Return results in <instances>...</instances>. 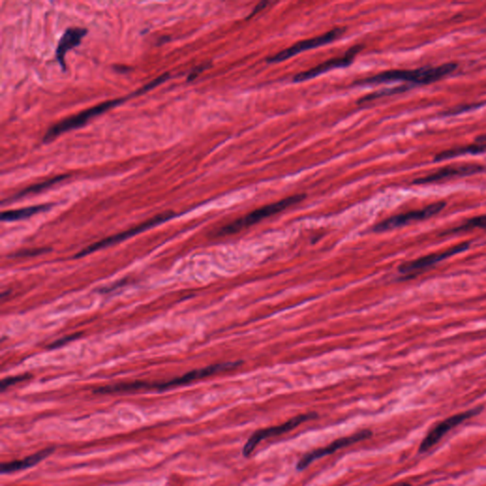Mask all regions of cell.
I'll return each mask as SVG.
<instances>
[{
  "label": "cell",
  "instance_id": "1",
  "mask_svg": "<svg viewBox=\"0 0 486 486\" xmlns=\"http://www.w3.org/2000/svg\"><path fill=\"white\" fill-rule=\"evenodd\" d=\"M169 77V73H165L164 75H160L159 77L155 79V80H153L152 82L147 84V85L139 88L138 90H135L132 95L125 96V97L118 98V99L106 101V102L101 103L99 105L95 106V107L88 108V110H83V112H79L77 114L70 116V117L66 118V119L59 121L56 125H51L46 134L44 135V144H49V143L53 142V141L56 140L58 136H60L61 134H64V133L71 132V130H77L79 127H82L83 125L87 124L90 119H93V118L103 114L104 112H108V110H112L113 108L118 107L121 104L125 103V101L130 99V98L144 95V93H147V91L151 90L152 88L161 85L162 83H164L165 81H167Z\"/></svg>",
  "mask_w": 486,
  "mask_h": 486
},
{
  "label": "cell",
  "instance_id": "2",
  "mask_svg": "<svg viewBox=\"0 0 486 486\" xmlns=\"http://www.w3.org/2000/svg\"><path fill=\"white\" fill-rule=\"evenodd\" d=\"M458 64L450 62L443 64L437 66H424V68L416 69V70H391L384 71L379 75L372 76V77L364 79L359 81L360 85H374V84H382L387 82H394V81H403L414 84V85H429L445 78L446 75H451L453 71L457 70Z\"/></svg>",
  "mask_w": 486,
  "mask_h": 486
},
{
  "label": "cell",
  "instance_id": "3",
  "mask_svg": "<svg viewBox=\"0 0 486 486\" xmlns=\"http://www.w3.org/2000/svg\"><path fill=\"white\" fill-rule=\"evenodd\" d=\"M241 362L221 363V364L211 365V366L204 367V369H194V371L187 372L181 377H177L170 380V381L162 382V383H145V382H134V383L118 384L113 386L103 387L101 389L102 393H114V392H124L138 391V389H156L159 391L170 389L178 386H182L197 381V380L206 378L211 375L221 374L231 369H236L241 366Z\"/></svg>",
  "mask_w": 486,
  "mask_h": 486
},
{
  "label": "cell",
  "instance_id": "4",
  "mask_svg": "<svg viewBox=\"0 0 486 486\" xmlns=\"http://www.w3.org/2000/svg\"><path fill=\"white\" fill-rule=\"evenodd\" d=\"M306 198V195L298 194L295 196L288 197V198L281 199L280 202H276L275 204H268L256 209V210L251 212L250 214L246 215L243 218L236 219L228 226H224L219 232V236L233 235V234L239 233V232L249 228L254 224L260 223L263 219L272 217L274 215L280 213V212L285 210L298 202H302Z\"/></svg>",
  "mask_w": 486,
  "mask_h": 486
},
{
  "label": "cell",
  "instance_id": "5",
  "mask_svg": "<svg viewBox=\"0 0 486 486\" xmlns=\"http://www.w3.org/2000/svg\"><path fill=\"white\" fill-rule=\"evenodd\" d=\"M317 414L315 412L310 413L300 414L290 419L286 423L280 424V426H271V428L260 429V430L254 433L253 435L248 439L245 445L243 446V454L244 457H250L252 453L255 451L256 446L260 445L261 441L266 440L268 438L273 437L280 436L282 434L290 433L293 429L297 428L301 424L306 423L308 421L315 420L317 419Z\"/></svg>",
  "mask_w": 486,
  "mask_h": 486
},
{
  "label": "cell",
  "instance_id": "6",
  "mask_svg": "<svg viewBox=\"0 0 486 486\" xmlns=\"http://www.w3.org/2000/svg\"><path fill=\"white\" fill-rule=\"evenodd\" d=\"M175 216H176V214L172 211H167L165 212V213L157 215L154 218L150 219L149 221L139 224V226L133 227V228L130 229V230L122 232V233L117 234V235L108 236V238L104 239L102 241H98V243L91 244V245L88 246V247L83 249L82 251L79 252L77 255H75V258H83V256L90 255V254L93 253V252L110 247V246L119 243L121 241H124L125 239L137 235V234L142 233V232L147 230V229L152 228V227L156 226L158 224L165 223V221L174 218Z\"/></svg>",
  "mask_w": 486,
  "mask_h": 486
},
{
  "label": "cell",
  "instance_id": "7",
  "mask_svg": "<svg viewBox=\"0 0 486 486\" xmlns=\"http://www.w3.org/2000/svg\"><path fill=\"white\" fill-rule=\"evenodd\" d=\"M446 204L445 202H437L435 204H429L428 206L424 207L421 210H415L408 212V213L396 215L381 221L374 227L375 232H386L393 230V229L400 228L408 226V224L414 223V221H421L424 219H428L435 215L440 213L445 208Z\"/></svg>",
  "mask_w": 486,
  "mask_h": 486
},
{
  "label": "cell",
  "instance_id": "8",
  "mask_svg": "<svg viewBox=\"0 0 486 486\" xmlns=\"http://www.w3.org/2000/svg\"><path fill=\"white\" fill-rule=\"evenodd\" d=\"M372 433L369 429H364V430L359 431V433L352 434V435L343 437V438L337 439L329 446H325V448L315 449V450L312 451L305 454L302 458L298 461L297 465V470L298 471H303L311 465L313 461L318 460V459L326 457V456L330 455V454H334L337 451L340 450V449L347 448L354 444L359 443L366 440V439L371 438Z\"/></svg>",
  "mask_w": 486,
  "mask_h": 486
},
{
  "label": "cell",
  "instance_id": "9",
  "mask_svg": "<svg viewBox=\"0 0 486 486\" xmlns=\"http://www.w3.org/2000/svg\"><path fill=\"white\" fill-rule=\"evenodd\" d=\"M345 31H346L345 28H337L321 34V36H317V38L297 42L290 48L281 51L280 53L275 54V56H271V58H268L266 61L268 63L283 62V61L287 60V59L293 58V56H295L297 54L302 53V51L313 50V49L318 48V47L326 45V44L337 40V38L343 36Z\"/></svg>",
  "mask_w": 486,
  "mask_h": 486
},
{
  "label": "cell",
  "instance_id": "10",
  "mask_svg": "<svg viewBox=\"0 0 486 486\" xmlns=\"http://www.w3.org/2000/svg\"><path fill=\"white\" fill-rule=\"evenodd\" d=\"M482 408L470 409V411L461 412V413L456 414L446 419L440 424H437L435 428L429 431L428 435L424 439L419 448V452L423 453L428 451L433 446L437 445L440 441L441 439L446 435L448 431L452 430L454 428L458 426L459 424L463 423L471 417L477 415L482 411Z\"/></svg>",
  "mask_w": 486,
  "mask_h": 486
},
{
  "label": "cell",
  "instance_id": "11",
  "mask_svg": "<svg viewBox=\"0 0 486 486\" xmlns=\"http://www.w3.org/2000/svg\"><path fill=\"white\" fill-rule=\"evenodd\" d=\"M483 171H485V167L477 164L448 165V167L437 170L433 173L414 180L412 184H417V186L435 184V182L454 179V178L472 176V175L481 173Z\"/></svg>",
  "mask_w": 486,
  "mask_h": 486
},
{
  "label": "cell",
  "instance_id": "12",
  "mask_svg": "<svg viewBox=\"0 0 486 486\" xmlns=\"http://www.w3.org/2000/svg\"><path fill=\"white\" fill-rule=\"evenodd\" d=\"M470 248V243H463L453 246L452 248L448 249L441 253L433 254V255L422 256L420 258H417L415 260L408 261V263L402 264L399 267V272L403 275L411 276L415 275L417 273H420L424 269L431 267L441 261L451 258V256L457 255V254L465 252Z\"/></svg>",
  "mask_w": 486,
  "mask_h": 486
},
{
  "label": "cell",
  "instance_id": "13",
  "mask_svg": "<svg viewBox=\"0 0 486 486\" xmlns=\"http://www.w3.org/2000/svg\"><path fill=\"white\" fill-rule=\"evenodd\" d=\"M361 50L362 46L352 47V48H350V50L347 51L345 56L330 59V60L327 61V62L320 64V65L315 66V68L298 73V75H295V78H293V82H303V81L311 80V79L317 77V76L327 73V71L330 70H334V69L345 68V66H350V64L354 62L355 56H356L357 53Z\"/></svg>",
  "mask_w": 486,
  "mask_h": 486
},
{
  "label": "cell",
  "instance_id": "14",
  "mask_svg": "<svg viewBox=\"0 0 486 486\" xmlns=\"http://www.w3.org/2000/svg\"><path fill=\"white\" fill-rule=\"evenodd\" d=\"M88 34L85 28H69L61 36L56 51V58L63 71H66L65 58L69 51L73 50L80 45L82 39Z\"/></svg>",
  "mask_w": 486,
  "mask_h": 486
},
{
  "label": "cell",
  "instance_id": "15",
  "mask_svg": "<svg viewBox=\"0 0 486 486\" xmlns=\"http://www.w3.org/2000/svg\"><path fill=\"white\" fill-rule=\"evenodd\" d=\"M53 448H46L43 450L39 451V452L34 454V455L29 456L23 460L10 461V463H5L1 465V472L2 473H13L17 472V471L27 470V468L32 467L38 465L44 459L48 457L50 454L53 452Z\"/></svg>",
  "mask_w": 486,
  "mask_h": 486
},
{
  "label": "cell",
  "instance_id": "16",
  "mask_svg": "<svg viewBox=\"0 0 486 486\" xmlns=\"http://www.w3.org/2000/svg\"><path fill=\"white\" fill-rule=\"evenodd\" d=\"M486 152V144H478L474 143L472 145H465V147H457L454 149L445 150L436 155L434 162L445 161V160L452 159V158L465 156V155H477Z\"/></svg>",
  "mask_w": 486,
  "mask_h": 486
},
{
  "label": "cell",
  "instance_id": "17",
  "mask_svg": "<svg viewBox=\"0 0 486 486\" xmlns=\"http://www.w3.org/2000/svg\"><path fill=\"white\" fill-rule=\"evenodd\" d=\"M70 176L71 175L69 174L59 175V176L47 180L45 182L34 184V186H31L27 187L25 189L21 190V192H19V193L14 195V196L12 197L11 199H7L6 202H14L16 201V199L23 198V197L29 196V195L40 193V192L44 191V190L51 189V187L56 186V184H59V182L65 181V180L68 179Z\"/></svg>",
  "mask_w": 486,
  "mask_h": 486
},
{
  "label": "cell",
  "instance_id": "18",
  "mask_svg": "<svg viewBox=\"0 0 486 486\" xmlns=\"http://www.w3.org/2000/svg\"><path fill=\"white\" fill-rule=\"evenodd\" d=\"M53 204H39V206L25 207V208L16 209V210L5 211L1 214V219L3 221H16L21 219H25L29 217L40 213V212L49 210Z\"/></svg>",
  "mask_w": 486,
  "mask_h": 486
},
{
  "label": "cell",
  "instance_id": "19",
  "mask_svg": "<svg viewBox=\"0 0 486 486\" xmlns=\"http://www.w3.org/2000/svg\"><path fill=\"white\" fill-rule=\"evenodd\" d=\"M477 228H486V215H483V216L475 217V218L468 219V221H466L465 223L461 224V226L446 232V234L463 233V232H467Z\"/></svg>",
  "mask_w": 486,
  "mask_h": 486
},
{
  "label": "cell",
  "instance_id": "20",
  "mask_svg": "<svg viewBox=\"0 0 486 486\" xmlns=\"http://www.w3.org/2000/svg\"><path fill=\"white\" fill-rule=\"evenodd\" d=\"M406 90H408V88H406V87H399V88H391V90L378 91V93H372V95H369L366 96V97H364V98H363V99L359 100V103L362 104V103L369 102V101L376 99V98L383 97V96H387V95H394V93H404V91Z\"/></svg>",
  "mask_w": 486,
  "mask_h": 486
},
{
  "label": "cell",
  "instance_id": "21",
  "mask_svg": "<svg viewBox=\"0 0 486 486\" xmlns=\"http://www.w3.org/2000/svg\"><path fill=\"white\" fill-rule=\"evenodd\" d=\"M29 378V375H19V376L10 377V378L4 379L3 381L1 382V391H4L5 389H8L9 387L19 383V382L25 381V380Z\"/></svg>",
  "mask_w": 486,
  "mask_h": 486
},
{
  "label": "cell",
  "instance_id": "22",
  "mask_svg": "<svg viewBox=\"0 0 486 486\" xmlns=\"http://www.w3.org/2000/svg\"><path fill=\"white\" fill-rule=\"evenodd\" d=\"M209 65H210V64L206 63L202 64V65L201 66H197V68L194 69L193 71L190 73L189 77H187V81H193L194 79L199 75V73H202V71H204V70H206V69L208 68Z\"/></svg>",
  "mask_w": 486,
  "mask_h": 486
},
{
  "label": "cell",
  "instance_id": "23",
  "mask_svg": "<svg viewBox=\"0 0 486 486\" xmlns=\"http://www.w3.org/2000/svg\"><path fill=\"white\" fill-rule=\"evenodd\" d=\"M475 143L478 144H486V133L476 138Z\"/></svg>",
  "mask_w": 486,
  "mask_h": 486
},
{
  "label": "cell",
  "instance_id": "24",
  "mask_svg": "<svg viewBox=\"0 0 486 486\" xmlns=\"http://www.w3.org/2000/svg\"><path fill=\"white\" fill-rule=\"evenodd\" d=\"M391 486H411V485H409V483H396V485H391Z\"/></svg>",
  "mask_w": 486,
  "mask_h": 486
}]
</instances>
